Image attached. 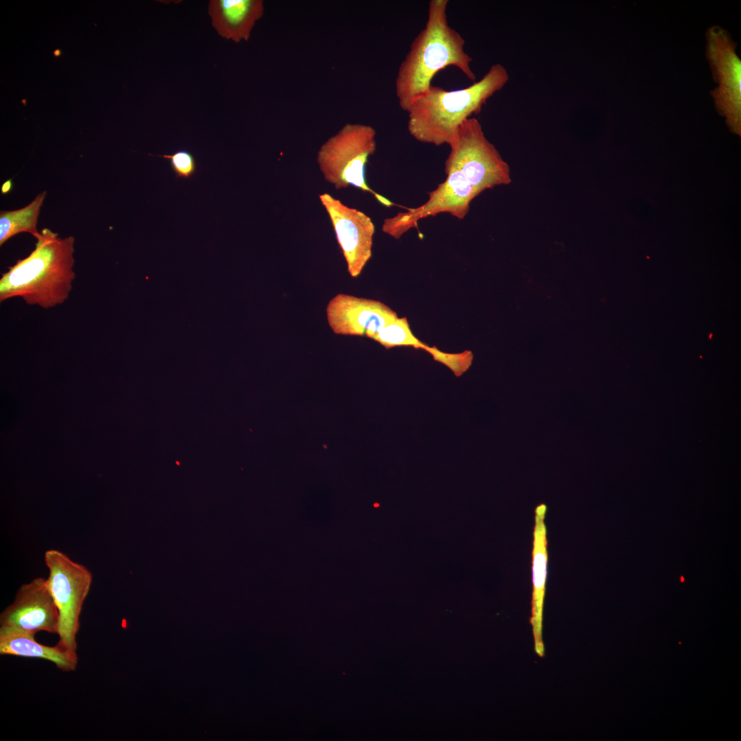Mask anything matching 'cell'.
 <instances>
[{"mask_svg":"<svg viewBox=\"0 0 741 741\" xmlns=\"http://www.w3.org/2000/svg\"><path fill=\"white\" fill-rule=\"evenodd\" d=\"M448 0H431L425 27L412 42L395 79L399 107L407 111L432 86L434 75L448 66L460 69L470 80L476 79L471 57L464 51L465 40L449 25Z\"/></svg>","mask_w":741,"mask_h":741,"instance_id":"6da1fadb","label":"cell"},{"mask_svg":"<svg viewBox=\"0 0 741 741\" xmlns=\"http://www.w3.org/2000/svg\"><path fill=\"white\" fill-rule=\"evenodd\" d=\"M74 244L72 236L61 238L49 228L43 229L34 250L2 275L0 301L18 296L45 309L63 303L75 276Z\"/></svg>","mask_w":741,"mask_h":741,"instance_id":"7a4b0ae2","label":"cell"},{"mask_svg":"<svg viewBox=\"0 0 741 741\" xmlns=\"http://www.w3.org/2000/svg\"><path fill=\"white\" fill-rule=\"evenodd\" d=\"M508 80L507 69L496 63L468 87L447 91L432 85L406 111L409 133L421 143L449 145L460 125L480 113L486 101Z\"/></svg>","mask_w":741,"mask_h":741,"instance_id":"3957f363","label":"cell"},{"mask_svg":"<svg viewBox=\"0 0 741 741\" xmlns=\"http://www.w3.org/2000/svg\"><path fill=\"white\" fill-rule=\"evenodd\" d=\"M376 147V131L372 126L346 124L321 145L317 163L325 179L336 189L352 185L370 192L381 204L390 207L395 204L375 192L365 180V165Z\"/></svg>","mask_w":741,"mask_h":741,"instance_id":"277c9868","label":"cell"},{"mask_svg":"<svg viewBox=\"0 0 741 741\" xmlns=\"http://www.w3.org/2000/svg\"><path fill=\"white\" fill-rule=\"evenodd\" d=\"M449 147L445 173L459 171L477 196L495 186L511 183L508 163L486 137L477 119L470 117L460 125Z\"/></svg>","mask_w":741,"mask_h":741,"instance_id":"5b68a950","label":"cell"},{"mask_svg":"<svg viewBox=\"0 0 741 741\" xmlns=\"http://www.w3.org/2000/svg\"><path fill=\"white\" fill-rule=\"evenodd\" d=\"M44 558L49 569V587L59 611L57 644L76 652L80 615L91 589L92 573L60 550H47Z\"/></svg>","mask_w":741,"mask_h":741,"instance_id":"8992f818","label":"cell"},{"mask_svg":"<svg viewBox=\"0 0 741 741\" xmlns=\"http://www.w3.org/2000/svg\"><path fill=\"white\" fill-rule=\"evenodd\" d=\"M706 54L718 86L711 92L716 107L731 126L740 128L741 62L727 31L713 26L706 33Z\"/></svg>","mask_w":741,"mask_h":741,"instance_id":"52a82bcc","label":"cell"},{"mask_svg":"<svg viewBox=\"0 0 741 741\" xmlns=\"http://www.w3.org/2000/svg\"><path fill=\"white\" fill-rule=\"evenodd\" d=\"M446 174L445 180L428 193L429 198L424 204L415 208H405V212L384 219L382 231L399 239L410 229L417 228L421 220L429 216L448 213L462 220L469 212L471 202L478 196L459 171Z\"/></svg>","mask_w":741,"mask_h":741,"instance_id":"ba28073f","label":"cell"},{"mask_svg":"<svg viewBox=\"0 0 741 741\" xmlns=\"http://www.w3.org/2000/svg\"><path fill=\"white\" fill-rule=\"evenodd\" d=\"M326 209L349 274L357 277L372 256L375 225L366 214L329 193L319 195Z\"/></svg>","mask_w":741,"mask_h":741,"instance_id":"9c48e42d","label":"cell"},{"mask_svg":"<svg viewBox=\"0 0 741 741\" xmlns=\"http://www.w3.org/2000/svg\"><path fill=\"white\" fill-rule=\"evenodd\" d=\"M0 625L34 635L39 631L58 634L59 611L47 579L38 577L22 585L1 613Z\"/></svg>","mask_w":741,"mask_h":741,"instance_id":"30bf717a","label":"cell"},{"mask_svg":"<svg viewBox=\"0 0 741 741\" xmlns=\"http://www.w3.org/2000/svg\"><path fill=\"white\" fill-rule=\"evenodd\" d=\"M326 316L336 334L372 340L384 326L398 318L396 311L379 301L346 294H338L329 301Z\"/></svg>","mask_w":741,"mask_h":741,"instance_id":"8fae6325","label":"cell"},{"mask_svg":"<svg viewBox=\"0 0 741 741\" xmlns=\"http://www.w3.org/2000/svg\"><path fill=\"white\" fill-rule=\"evenodd\" d=\"M263 11L261 0H211L209 4L213 27L222 37L236 43L248 40Z\"/></svg>","mask_w":741,"mask_h":741,"instance_id":"7c38bea8","label":"cell"},{"mask_svg":"<svg viewBox=\"0 0 741 741\" xmlns=\"http://www.w3.org/2000/svg\"><path fill=\"white\" fill-rule=\"evenodd\" d=\"M547 506L541 504L535 509V525L533 533L532 617L534 648L540 656L544 655L542 640L543 607L547 576V539L544 522Z\"/></svg>","mask_w":741,"mask_h":741,"instance_id":"4fadbf2b","label":"cell"},{"mask_svg":"<svg viewBox=\"0 0 741 741\" xmlns=\"http://www.w3.org/2000/svg\"><path fill=\"white\" fill-rule=\"evenodd\" d=\"M34 636L18 629L0 627V654L45 659L53 662L62 671L75 670L78 663L76 652L58 644L51 647L39 644Z\"/></svg>","mask_w":741,"mask_h":741,"instance_id":"5bb4252c","label":"cell"},{"mask_svg":"<svg viewBox=\"0 0 741 741\" xmlns=\"http://www.w3.org/2000/svg\"><path fill=\"white\" fill-rule=\"evenodd\" d=\"M47 191L40 193L29 204L13 211L0 213V246L19 233L27 232L36 239L40 237L36 225Z\"/></svg>","mask_w":741,"mask_h":741,"instance_id":"9a60e30c","label":"cell"},{"mask_svg":"<svg viewBox=\"0 0 741 741\" xmlns=\"http://www.w3.org/2000/svg\"><path fill=\"white\" fill-rule=\"evenodd\" d=\"M373 340L386 349L396 346L423 349L426 344L414 336L406 317H398L384 326Z\"/></svg>","mask_w":741,"mask_h":741,"instance_id":"2e32d148","label":"cell"},{"mask_svg":"<svg viewBox=\"0 0 741 741\" xmlns=\"http://www.w3.org/2000/svg\"><path fill=\"white\" fill-rule=\"evenodd\" d=\"M423 350L430 353L433 360L438 362L450 368L457 377L461 376L471 366L473 355L470 351H464L458 353H449L443 352L436 346H430L425 344Z\"/></svg>","mask_w":741,"mask_h":741,"instance_id":"e0dca14e","label":"cell"},{"mask_svg":"<svg viewBox=\"0 0 741 741\" xmlns=\"http://www.w3.org/2000/svg\"><path fill=\"white\" fill-rule=\"evenodd\" d=\"M158 156L169 161L170 166L176 178L189 179L193 177L197 170V163L194 156L185 150H177L172 154L158 155Z\"/></svg>","mask_w":741,"mask_h":741,"instance_id":"ac0fdd59","label":"cell"},{"mask_svg":"<svg viewBox=\"0 0 741 741\" xmlns=\"http://www.w3.org/2000/svg\"><path fill=\"white\" fill-rule=\"evenodd\" d=\"M60 54H61V51H60V50L59 49H56L53 52V55L54 56H56V57H59L60 56Z\"/></svg>","mask_w":741,"mask_h":741,"instance_id":"d6986e66","label":"cell"},{"mask_svg":"<svg viewBox=\"0 0 741 741\" xmlns=\"http://www.w3.org/2000/svg\"><path fill=\"white\" fill-rule=\"evenodd\" d=\"M22 102H23V103L24 104V105H25V103H26V100H25V99H23V100H22Z\"/></svg>","mask_w":741,"mask_h":741,"instance_id":"ffe728a7","label":"cell"}]
</instances>
